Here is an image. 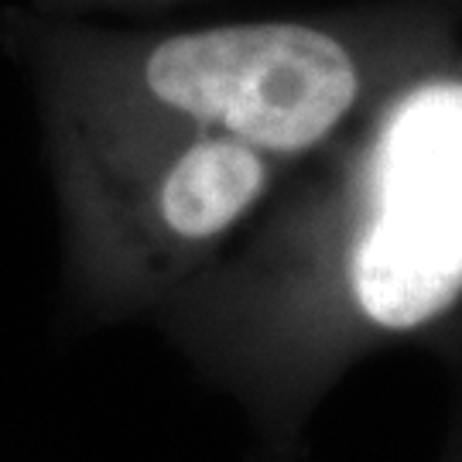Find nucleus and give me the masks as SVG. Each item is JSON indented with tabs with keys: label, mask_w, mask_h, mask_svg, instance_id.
I'll return each instance as SVG.
<instances>
[{
	"label": "nucleus",
	"mask_w": 462,
	"mask_h": 462,
	"mask_svg": "<svg viewBox=\"0 0 462 462\" xmlns=\"http://www.w3.org/2000/svg\"><path fill=\"white\" fill-rule=\"evenodd\" d=\"M151 322L240 408L250 462H309L315 411L370 356H442L462 332V34Z\"/></svg>",
	"instance_id": "1"
},
{
	"label": "nucleus",
	"mask_w": 462,
	"mask_h": 462,
	"mask_svg": "<svg viewBox=\"0 0 462 462\" xmlns=\"http://www.w3.org/2000/svg\"><path fill=\"white\" fill-rule=\"evenodd\" d=\"M439 360H442V366L448 370V380H452V408H448V425L439 462H462V336Z\"/></svg>",
	"instance_id": "4"
},
{
	"label": "nucleus",
	"mask_w": 462,
	"mask_h": 462,
	"mask_svg": "<svg viewBox=\"0 0 462 462\" xmlns=\"http://www.w3.org/2000/svg\"><path fill=\"white\" fill-rule=\"evenodd\" d=\"M62 4H79V0H62ZM83 4H134V0H83Z\"/></svg>",
	"instance_id": "5"
},
{
	"label": "nucleus",
	"mask_w": 462,
	"mask_h": 462,
	"mask_svg": "<svg viewBox=\"0 0 462 462\" xmlns=\"http://www.w3.org/2000/svg\"><path fill=\"white\" fill-rule=\"evenodd\" d=\"M42 137L62 291L86 326L151 322L254 230L291 175L264 151L202 131Z\"/></svg>",
	"instance_id": "3"
},
{
	"label": "nucleus",
	"mask_w": 462,
	"mask_h": 462,
	"mask_svg": "<svg viewBox=\"0 0 462 462\" xmlns=\"http://www.w3.org/2000/svg\"><path fill=\"white\" fill-rule=\"evenodd\" d=\"M459 34L462 0H391L162 32L21 14L7 45L42 134L202 131L295 168Z\"/></svg>",
	"instance_id": "2"
}]
</instances>
